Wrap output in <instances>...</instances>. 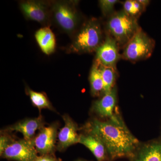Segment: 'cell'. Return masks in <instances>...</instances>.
<instances>
[{
    "label": "cell",
    "instance_id": "30bf717a",
    "mask_svg": "<svg viewBox=\"0 0 161 161\" xmlns=\"http://www.w3.org/2000/svg\"><path fill=\"white\" fill-rule=\"evenodd\" d=\"M64 125L58 133L57 149L60 151L66 150L69 147L79 143L78 127L73 119L68 115H63Z\"/></svg>",
    "mask_w": 161,
    "mask_h": 161
},
{
    "label": "cell",
    "instance_id": "d4e9b609",
    "mask_svg": "<svg viewBox=\"0 0 161 161\" xmlns=\"http://www.w3.org/2000/svg\"><path fill=\"white\" fill-rule=\"evenodd\" d=\"M62 161V160H61L60 159L58 158V161Z\"/></svg>",
    "mask_w": 161,
    "mask_h": 161
},
{
    "label": "cell",
    "instance_id": "5b68a950",
    "mask_svg": "<svg viewBox=\"0 0 161 161\" xmlns=\"http://www.w3.org/2000/svg\"><path fill=\"white\" fill-rule=\"evenodd\" d=\"M74 2L59 1L55 2L52 6L55 22L62 30L68 34L75 31L80 20Z\"/></svg>",
    "mask_w": 161,
    "mask_h": 161
},
{
    "label": "cell",
    "instance_id": "9c48e42d",
    "mask_svg": "<svg viewBox=\"0 0 161 161\" xmlns=\"http://www.w3.org/2000/svg\"><path fill=\"white\" fill-rule=\"evenodd\" d=\"M116 103L117 88L115 86L112 91L103 95L100 99L94 102L92 109L102 118L117 120L120 118L114 114Z\"/></svg>",
    "mask_w": 161,
    "mask_h": 161
},
{
    "label": "cell",
    "instance_id": "6da1fadb",
    "mask_svg": "<svg viewBox=\"0 0 161 161\" xmlns=\"http://www.w3.org/2000/svg\"><path fill=\"white\" fill-rule=\"evenodd\" d=\"M86 132L96 136L106 148L109 160L121 158L130 159L140 145L120 118L102 121L94 119L87 124Z\"/></svg>",
    "mask_w": 161,
    "mask_h": 161
},
{
    "label": "cell",
    "instance_id": "44dd1931",
    "mask_svg": "<svg viewBox=\"0 0 161 161\" xmlns=\"http://www.w3.org/2000/svg\"><path fill=\"white\" fill-rule=\"evenodd\" d=\"M4 132L5 133L1 134L0 136V155H2L6 147L15 140L9 134Z\"/></svg>",
    "mask_w": 161,
    "mask_h": 161
},
{
    "label": "cell",
    "instance_id": "cb8c5ba5",
    "mask_svg": "<svg viewBox=\"0 0 161 161\" xmlns=\"http://www.w3.org/2000/svg\"><path fill=\"white\" fill-rule=\"evenodd\" d=\"M75 161H87L85 160H82V159H78V160H76Z\"/></svg>",
    "mask_w": 161,
    "mask_h": 161
},
{
    "label": "cell",
    "instance_id": "603a6c76",
    "mask_svg": "<svg viewBox=\"0 0 161 161\" xmlns=\"http://www.w3.org/2000/svg\"><path fill=\"white\" fill-rule=\"evenodd\" d=\"M138 1L146 8L149 5V3H150V1H148V0H138Z\"/></svg>",
    "mask_w": 161,
    "mask_h": 161
},
{
    "label": "cell",
    "instance_id": "8992f818",
    "mask_svg": "<svg viewBox=\"0 0 161 161\" xmlns=\"http://www.w3.org/2000/svg\"><path fill=\"white\" fill-rule=\"evenodd\" d=\"M1 156L8 160L34 161L37 157L33 140H14L6 147Z\"/></svg>",
    "mask_w": 161,
    "mask_h": 161
},
{
    "label": "cell",
    "instance_id": "5bb4252c",
    "mask_svg": "<svg viewBox=\"0 0 161 161\" xmlns=\"http://www.w3.org/2000/svg\"><path fill=\"white\" fill-rule=\"evenodd\" d=\"M130 161H161V143L153 142L140 145Z\"/></svg>",
    "mask_w": 161,
    "mask_h": 161
},
{
    "label": "cell",
    "instance_id": "7a4b0ae2",
    "mask_svg": "<svg viewBox=\"0 0 161 161\" xmlns=\"http://www.w3.org/2000/svg\"><path fill=\"white\" fill-rule=\"evenodd\" d=\"M103 41L100 23L97 19L92 18L78 31L69 49L77 53H92L96 52Z\"/></svg>",
    "mask_w": 161,
    "mask_h": 161
},
{
    "label": "cell",
    "instance_id": "ba28073f",
    "mask_svg": "<svg viewBox=\"0 0 161 161\" xmlns=\"http://www.w3.org/2000/svg\"><path fill=\"white\" fill-rule=\"evenodd\" d=\"M119 48L116 40L109 35H107L103 42L95 52V60L103 66L116 69V64L122 58Z\"/></svg>",
    "mask_w": 161,
    "mask_h": 161
},
{
    "label": "cell",
    "instance_id": "3957f363",
    "mask_svg": "<svg viewBox=\"0 0 161 161\" xmlns=\"http://www.w3.org/2000/svg\"><path fill=\"white\" fill-rule=\"evenodd\" d=\"M140 28L137 19L123 10L114 12L106 23L108 35L116 40L119 47L125 46Z\"/></svg>",
    "mask_w": 161,
    "mask_h": 161
},
{
    "label": "cell",
    "instance_id": "2e32d148",
    "mask_svg": "<svg viewBox=\"0 0 161 161\" xmlns=\"http://www.w3.org/2000/svg\"><path fill=\"white\" fill-rule=\"evenodd\" d=\"M89 80L92 95L95 97L103 95V80L100 69V64L97 60H95L92 67L90 72Z\"/></svg>",
    "mask_w": 161,
    "mask_h": 161
},
{
    "label": "cell",
    "instance_id": "d6986e66",
    "mask_svg": "<svg viewBox=\"0 0 161 161\" xmlns=\"http://www.w3.org/2000/svg\"><path fill=\"white\" fill-rule=\"evenodd\" d=\"M123 6V10L125 12L136 19L146 9V8L138 2V0H127L124 2Z\"/></svg>",
    "mask_w": 161,
    "mask_h": 161
},
{
    "label": "cell",
    "instance_id": "9a60e30c",
    "mask_svg": "<svg viewBox=\"0 0 161 161\" xmlns=\"http://www.w3.org/2000/svg\"><path fill=\"white\" fill-rule=\"evenodd\" d=\"M35 37L40 49L47 55L55 51L56 46L54 34L48 26L42 27L35 34Z\"/></svg>",
    "mask_w": 161,
    "mask_h": 161
},
{
    "label": "cell",
    "instance_id": "7402d4cb",
    "mask_svg": "<svg viewBox=\"0 0 161 161\" xmlns=\"http://www.w3.org/2000/svg\"><path fill=\"white\" fill-rule=\"evenodd\" d=\"M58 159L56 157L54 154H45L38 155L34 161H57Z\"/></svg>",
    "mask_w": 161,
    "mask_h": 161
},
{
    "label": "cell",
    "instance_id": "ac0fdd59",
    "mask_svg": "<svg viewBox=\"0 0 161 161\" xmlns=\"http://www.w3.org/2000/svg\"><path fill=\"white\" fill-rule=\"evenodd\" d=\"M100 69L103 80V95H104L112 91V89L115 87V81L117 76V70L114 68L103 66L101 64Z\"/></svg>",
    "mask_w": 161,
    "mask_h": 161
},
{
    "label": "cell",
    "instance_id": "277c9868",
    "mask_svg": "<svg viewBox=\"0 0 161 161\" xmlns=\"http://www.w3.org/2000/svg\"><path fill=\"white\" fill-rule=\"evenodd\" d=\"M155 42L140 28L124 47L122 58L132 62L145 60L152 55Z\"/></svg>",
    "mask_w": 161,
    "mask_h": 161
},
{
    "label": "cell",
    "instance_id": "52a82bcc",
    "mask_svg": "<svg viewBox=\"0 0 161 161\" xmlns=\"http://www.w3.org/2000/svg\"><path fill=\"white\" fill-rule=\"evenodd\" d=\"M59 124L54 123L39 130L33 140L35 148L40 155L54 154L57 138L58 136Z\"/></svg>",
    "mask_w": 161,
    "mask_h": 161
},
{
    "label": "cell",
    "instance_id": "ffe728a7",
    "mask_svg": "<svg viewBox=\"0 0 161 161\" xmlns=\"http://www.w3.org/2000/svg\"><path fill=\"white\" fill-rule=\"evenodd\" d=\"M119 1L118 0H100L98 2L102 13L105 17L112 15L114 13L115 4Z\"/></svg>",
    "mask_w": 161,
    "mask_h": 161
},
{
    "label": "cell",
    "instance_id": "8fae6325",
    "mask_svg": "<svg viewBox=\"0 0 161 161\" xmlns=\"http://www.w3.org/2000/svg\"><path fill=\"white\" fill-rule=\"evenodd\" d=\"M20 7L27 19L40 23H45L49 17L48 6L40 1H25L20 3Z\"/></svg>",
    "mask_w": 161,
    "mask_h": 161
},
{
    "label": "cell",
    "instance_id": "e0dca14e",
    "mask_svg": "<svg viewBox=\"0 0 161 161\" xmlns=\"http://www.w3.org/2000/svg\"><path fill=\"white\" fill-rule=\"evenodd\" d=\"M26 89L27 95H29L34 106L37 108L40 111L43 109H48L55 111L45 93L35 92L29 88H26Z\"/></svg>",
    "mask_w": 161,
    "mask_h": 161
},
{
    "label": "cell",
    "instance_id": "7c38bea8",
    "mask_svg": "<svg viewBox=\"0 0 161 161\" xmlns=\"http://www.w3.org/2000/svg\"><path fill=\"white\" fill-rule=\"evenodd\" d=\"M44 121L41 115L38 117L26 118L19 121L16 123L9 126L3 132H11L13 131L21 132L24 139L28 141H32L34 139L35 133L37 130H40L44 127Z\"/></svg>",
    "mask_w": 161,
    "mask_h": 161
},
{
    "label": "cell",
    "instance_id": "4fadbf2b",
    "mask_svg": "<svg viewBox=\"0 0 161 161\" xmlns=\"http://www.w3.org/2000/svg\"><path fill=\"white\" fill-rule=\"evenodd\" d=\"M79 143L86 147L93 153L98 161L109 160L106 148L101 140L96 136L86 132L80 134Z\"/></svg>",
    "mask_w": 161,
    "mask_h": 161
}]
</instances>
